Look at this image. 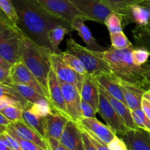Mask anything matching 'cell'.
I'll return each mask as SVG.
<instances>
[{"mask_svg":"<svg viewBox=\"0 0 150 150\" xmlns=\"http://www.w3.org/2000/svg\"><path fill=\"white\" fill-rule=\"evenodd\" d=\"M12 1L18 16V27L26 36L40 46L51 50L48 33L54 27L58 25L71 27L68 23L48 13L35 0Z\"/></svg>","mask_w":150,"mask_h":150,"instance_id":"6da1fadb","label":"cell"},{"mask_svg":"<svg viewBox=\"0 0 150 150\" xmlns=\"http://www.w3.org/2000/svg\"><path fill=\"white\" fill-rule=\"evenodd\" d=\"M134 48L133 44L123 49L111 46L104 51L97 53L109 64L111 74L119 82L136 85L147 91L149 88L145 80L142 66H137L133 61L132 51Z\"/></svg>","mask_w":150,"mask_h":150,"instance_id":"7a4b0ae2","label":"cell"},{"mask_svg":"<svg viewBox=\"0 0 150 150\" xmlns=\"http://www.w3.org/2000/svg\"><path fill=\"white\" fill-rule=\"evenodd\" d=\"M52 51L40 46L23 34L21 50V62L26 66L42 86L48 95V79L51 70Z\"/></svg>","mask_w":150,"mask_h":150,"instance_id":"3957f363","label":"cell"},{"mask_svg":"<svg viewBox=\"0 0 150 150\" xmlns=\"http://www.w3.org/2000/svg\"><path fill=\"white\" fill-rule=\"evenodd\" d=\"M66 51L77 57L83 63L88 74L92 75L96 79L102 75H112L109 64L100 57L97 51L81 45L71 35L67 40Z\"/></svg>","mask_w":150,"mask_h":150,"instance_id":"277c9868","label":"cell"},{"mask_svg":"<svg viewBox=\"0 0 150 150\" xmlns=\"http://www.w3.org/2000/svg\"><path fill=\"white\" fill-rule=\"evenodd\" d=\"M23 33L18 26L0 32V54L11 64L21 61Z\"/></svg>","mask_w":150,"mask_h":150,"instance_id":"5b68a950","label":"cell"},{"mask_svg":"<svg viewBox=\"0 0 150 150\" xmlns=\"http://www.w3.org/2000/svg\"><path fill=\"white\" fill-rule=\"evenodd\" d=\"M49 13L70 24L77 16H85L69 0H35ZM87 18V17H86ZM89 20V19H88Z\"/></svg>","mask_w":150,"mask_h":150,"instance_id":"8992f818","label":"cell"},{"mask_svg":"<svg viewBox=\"0 0 150 150\" xmlns=\"http://www.w3.org/2000/svg\"><path fill=\"white\" fill-rule=\"evenodd\" d=\"M62 53V52H61ZM61 53L56 54L51 53V69L57 76L61 81L71 83L77 87L79 92H81L82 86V82L84 76L79 74L73 69H72L62 57Z\"/></svg>","mask_w":150,"mask_h":150,"instance_id":"52a82bcc","label":"cell"},{"mask_svg":"<svg viewBox=\"0 0 150 150\" xmlns=\"http://www.w3.org/2000/svg\"><path fill=\"white\" fill-rule=\"evenodd\" d=\"M100 90V89H99ZM98 113L105 120L106 125L117 135L120 136L125 134L128 127L125 125L123 120L120 117L116 110L111 105L108 98L100 91L99 108Z\"/></svg>","mask_w":150,"mask_h":150,"instance_id":"ba28073f","label":"cell"},{"mask_svg":"<svg viewBox=\"0 0 150 150\" xmlns=\"http://www.w3.org/2000/svg\"><path fill=\"white\" fill-rule=\"evenodd\" d=\"M75 7L83 13L89 21L103 23L112 10L101 0H69Z\"/></svg>","mask_w":150,"mask_h":150,"instance_id":"9c48e42d","label":"cell"},{"mask_svg":"<svg viewBox=\"0 0 150 150\" xmlns=\"http://www.w3.org/2000/svg\"><path fill=\"white\" fill-rule=\"evenodd\" d=\"M60 83L67 106V114L70 116L71 120L78 123L81 119L83 118L81 108V97L80 92L76 86L71 83H66L61 81Z\"/></svg>","mask_w":150,"mask_h":150,"instance_id":"30bf717a","label":"cell"},{"mask_svg":"<svg viewBox=\"0 0 150 150\" xmlns=\"http://www.w3.org/2000/svg\"><path fill=\"white\" fill-rule=\"evenodd\" d=\"M10 79L11 83L27 85L48 98L47 93L38 79L22 62H18L13 64L10 67Z\"/></svg>","mask_w":150,"mask_h":150,"instance_id":"8fae6325","label":"cell"},{"mask_svg":"<svg viewBox=\"0 0 150 150\" xmlns=\"http://www.w3.org/2000/svg\"><path fill=\"white\" fill-rule=\"evenodd\" d=\"M48 99L51 103L52 108L61 111L62 113L70 117L67 114V106L64 101L60 81L52 69L50 70L48 74Z\"/></svg>","mask_w":150,"mask_h":150,"instance_id":"7c38bea8","label":"cell"},{"mask_svg":"<svg viewBox=\"0 0 150 150\" xmlns=\"http://www.w3.org/2000/svg\"><path fill=\"white\" fill-rule=\"evenodd\" d=\"M78 124L89 133L100 139L101 142L108 145L117 136L115 133L103 123L97 120L95 117L93 118H81Z\"/></svg>","mask_w":150,"mask_h":150,"instance_id":"4fadbf2b","label":"cell"},{"mask_svg":"<svg viewBox=\"0 0 150 150\" xmlns=\"http://www.w3.org/2000/svg\"><path fill=\"white\" fill-rule=\"evenodd\" d=\"M59 141L68 150H84L81 128L73 120H68Z\"/></svg>","mask_w":150,"mask_h":150,"instance_id":"5bb4252c","label":"cell"},{"mask_svg":"<svg viewBox=\"0 0 150 150\" xmlns=\"http://www.w3.org/2000/svg\"><path fill=\"white\" fill-rule=\"evenodd\" d=\"M47 138H53L59 140L66 124L70 120L68 116L52 108V113L45 117Z\"/></svg>","mask_w":150,"mask_h":150,"instance_id":"9a60e30c","label":"cell"},{"mask_svg":"<svg viewBox=\"0 0 150 150\" xmlns=\"http://www.w3.org/2000/svg\"><path fill=\"white\" fill-rule=\"evenodd\" d=\"M130 150H150V132L142 128L129 130L121 136Z\"/></svg>","mask_w":150,"mask_h":150,"instance_id":"2e32d148","label":"cell"},{"mask_svg":"<svg viewBox=\"0 0 150 150\" xmlns=\"http://www.w3.org/2000/svg\"><path fill=\"white\" fill-rule=\"evenodd\" d=\"M7 128L11 130L22 139L36 144L43 149L49 150L47 139H44L36 130H34L32 127H29L23 121H18L16 122L10 123L7 126Z\"/></svg>","mask_w":150,"mask_h":150,"instance_id":"e0dca14e","label":"cell"},{"mask_svg":"<svg viewBox=\"0 0 150 150\" xmlns=\"http://www.w3.org/2000/svg\"><path fill=\"white\" fill-rule=\"evenodd\" d=\"M80 94L81 99L90 104L95 111L98 113L100 100L99 83L95 76L87 73L83 77Z\"/></svg>","mask_w":150,"mask_h":150,"instance_id":"ac0fdd59","label":"cell"},{"mask_svg":"<svg viewBox=\"0 0 150 150\" xmlns=\"http://www.w3.org/2000/svg\"><path fill=\"white\" fill-rule=\"evenodd\" d=\"M131 23H135L137 26H145L150 23L149 1L143 0L130 7L127 18L123 24L125 26Z\"/></svg>","mask_w":150,"mask_h":150,"instance_id":"d6986e66","label":"cell"},{"mask_svg":"<svg viewBox=\"0 0 150 150\" xmlns=\"http://www.w3.org/2000/svg\"><path fill=\"white\" fill-rule=\"evenodd\" d=\"M86 20H88V18L85 16H77L72 21L70 26L73 30L78 32L82 40L86 43V48L92 51L100 52L104 51L106 49L97 42L95 38L92 36L89 28L85 25L84 21Z\"/></svg>","mask_w":150,"mask_h":150,"instance_id":"ffe728a7","label":"cell"},{"mask_svg":"<svg viewBox=\"0 0 150 150\" xmlns=\"http://www.w3.org/2000/svg\"><path fill=\"white\" fill-rule=\"evenodd\" d=\"M99 89L107 98H108V100L110 101L111 105H113V107L114 108V109L116 110V111L117 112V114L120 115V117H121L122 120H123L124 123L125 124V125L128 127L129 130H134V129H137L139 127H137V125L135 123L134 120H133V117H132L131 114V110L130 108L127 106V105L125 103L122 102L120 100L117 99L114 97H113L111 94L108 93V92L105 90L103 88L101 87L99 85Z\"/></svg>","mask_w":150,"mask_h":150,"instance_id":"44dd1931","label":"cell"},{"mask_svg":"<svg viewBox=\"0 0 150 150\" xmlns=\"http://www.w3.org/2000/svg\"><path fill=\"white\" fill-rule=\"evenodd\" d=\"M125 100L130 110H136L142 108V100L144 94L146 92L144 89L136 85L119 82Z\"/></svg>","mask_w":150,"mask_h":150,"instance_id":"7402d4cb","label":"cell"},{"mask_svg":"<svg viewBox=\"0 0 150 150\" xmlns=\"http://www.w3.org/2000/svg\"><path fill=\"white\" fill-rule=\"evenodd\" d=\"M98 83L113 97L126 103L120 83L112 75H102L97 78Z\"/></svg>","mask_w":150,"mask_h":150,"instance_id":"603a6c76","label":"cell"},{"mask_svg":"<svg viewBox=\"0 0 150 150\" xmlns=\"http://www.w3.org/2000/svg\"><path fill=\"white\" fill-rule=\"evenodd\" d=\"M103 3L109 7L112 12L117 13L121 17L122 23L127 18L128 10L133 4L141 2L143 0H101Z\"/></svg>","mask_w":150,"mask_h":150,"instance_id":"cb8c5ba5","label":"cell"},{"mask_svg":"<svg viewBox=\"0 0 150 150\" xmlns=\"http://www.w3.org/2000/svg\"><path fill=\"white\" fill-rule=\"evenodd\" d=\"M29 108L23 110V121L29 127L36 130L44 139H46L47 135L45 117H40L35 115L29 110Z\"/></svg>","mask_w":150,"mask_h":150,"instance_id":"d4e9b609","label":"cell"},{"mask_svg":"<svg viewBox=\"0 0 150 150\" xmlns=\"http://www.w3.org/2000/svg\"><path fill=\"white\" fill-rule=\"evenodd\" d=\"M73 30L71 27L64 25H58L50 30L48 33V40L53 53L59 54L62 52L59 49L60 43L63 40L65 35H68Z\"/></svg>","mask_w":150,"mask_h":150,"instance_id":"484cf974","label":"cell"},{"mask_svg":"<svg viewBox=\"0 0 150 150\" xmlns=\"http://www.w3.org/2000/svg\"><path fill=\"white\" fill-rule=\"evenodd\" d=\"M7 85H9L12 88H13L15 90L17 91L25 100H26L28 102L32 104L47 98L46 97L41 95L40 93L37 92L33 88L27 86V85L17 83H10Z\"/></svg>","mask_w":150,"mask_h":150,"instance_id":"4316f807","label":"cell"},{"mask_svg":"<svg viewBox=\"0 0 150 150\" xmlns=\"http://www.w3.org/2000/svg\"><path fill=\"white\" fill-rule=\"evenodd\" d=\"M8 98L17 103L23 109L29 108L32 105L25 100L18 92L7 84L0 83V99Z\"/></svg>","mask_w":150,"mask_h":150,"instance_id":"83f0119b","label":"cell"},{"mask_svg":"<svg viewBox=\"0 0 150 150\" xmlns=\"http://www.w3.org/2000/svg\"><path fill=\"white\" fill-rule=\"evenodd\" d=\"M133 38L136 47H142L150 53V32L146 31L141 26H137L132 31Z\"/></svg>","mask_w":150,"mask_h":150,"instance_id":"f1b7e54d","label":"cell"},{"mask_svg":"<svg viewBox=\"0 0 150 150\" xmlns=\"http://www.w3.org/2000/svg\"><path fill=\"white\" fill-rule=\"evenodd\" d=\"M61 54L64 61L72 69H73L75 71H76L79 74L82 75L83 76H85L87 74V71L85 69L83 63L81 62V61L77 57L74 56L73 54L67 52V51H65V52H62Z\"/></svg>","mask_w":150,"mask_h":150,"instance_id":"f546056e","label":"cell"},{"mask_svg":"<svg viewBox=\"0 0 150 150\" xmlns=\"http://www.w3.org/2000/svg\"><path fill=\"white\" fill-rule=\"evenodd\" d=\"M29 110L38 117H46L52 113V106L48 98H45L32 104Z\"/></svg>","mask_w":150,"mask_h":150,"instance_id":"4dcf8cb0","label":"cell"},{"mask_svg":"<svg viewBox=\"0 0 150 150\" xmlns=\"http://www.w3.org/2000/svg\"><path fill=\"white\" fill-rule=\"evenodd\" d=\"M23 108L17 105H9L0 110V112L12 123L23 121Z\"/></svg>","mask_w":150,"mask_h":150,"instance_id":"1f68e13d","label":"cell"},{"mask_svg":"<svg viewBox=\"0 0 150 150\" xmlns=\"http://www.w3.org/2000/svg\"><path fill=\"white\" fill-rule=\"evenodd\" d=\"M121 17L117 13L112 12L106 18L104 24L106 26L109 33H116V32H122Z\"/></svg>","mask_w":150,"mask_h":150,"instance_id":"d6a6232c","label":"cell"},{"mask_svg":"<svg viewBox=\"0 0 150 150\" xmlns=\"http://www.w3.org/2000/svg\"><path fill=\"white\" fill-rule=\"evenodd\" d=\"M111 46L117 49H123L130 47L133 45L131 42L128 40L125 33L122 32H116V33H110Z\"/></svg>","mask_w":150,"mask_h":150,"instance_id":"836d02e7","label":"cell"},{"mask_svg":"<svg viewBox=\"0 0 150 150\" xmlns=\"http://www.w3.org/2000/svg\"><path fill=\"white\" fill-rule=\"evenodd\" d=\"M0 8L15 26H18V16L12 0H0Z\"/></svg>","mask_w":150,"mask_h":150,"instance_id":"e575fe53","label":"cell"},{"mask_svg":"<svg viewBox=\"0 0 150 150\" xmlns=\"http://www.w3.org/2000/svg\"><path fill=\"white\" fill-rule=\"evenodd\" d=\"M150 53L147 49L142 47H136L132 51V58L133 62L137 66L142 67L148 62Z\"/></svg>","mask_w":150,"mask_h":150,"instance_id":"d590c367","label":"cell"},{"mask_svg":"<svg viewBox=\"0 0 150 150\" xmlns=\"http://www.w3.org/2000/svg\"><path fill=\"white\" fill-rule=\"evenodd\" d=\"M6 131H7L9 134L11 135L13 137H14L15 139L18 142L21 147L22 148L23 150H45L42 149V148H41L40 146H38V145H37L36 144L33 143V142H30V141L26 140V139L21 138L20 136H18L17 134H16L14 132H13L11 130L7 128V127Z\"/></svg>","mask_w":150,"mask_h":150,"instance_id":"8d00e7d4","label":"cell"},{"mask_svg":"<svg viewBox=\"0 0 150 150\" xmlns=\"http://www.w3.org/2000/svg\"><path fill=\"white\" fill-rule=\"evenodd\" d=\"M0 142L8 146L12 150H23L21 147L18 142L14 137L9 134L7 131L0 134Z\"/></svg>","mask_w":150,"mask_h":150,"instance_id":"74e56055","label":"cell"},{"mask_svg":"<svg viewBox=\"0 0 150 150\" xmlns=\"http://www.w3.org/2000/svg\"><path fill=\"white\" fill-rule=\"evenodd\" d=\"M81 108L82 116H83V118H93V117H95L97 113L95 110L94 109V108L90 104L83 100V99H81Z\"/></svg>","mask_w":150,"mask_h":150,"instance_id":"f35d334b","label":"cell"},{"mask_svg":"<svg viewBox=\"0 0 150 150\" xmlns=\"http://www.w3.org/2000/svg\"><path fill=\"white\" fill-rule=\"evenodd\" d=\"M110 150H129L127 144L122 138L116 136L115 138L108 144Z\"/></svg>","mask_w":150,"mask_h":150,"instance_id":"ab89813d","label":"cell"},{"mask_svg":"<svg viewBox=\"0 0 150 150\" xmlns=\"http://www.w3.org/2000/svg\"><path fill=\"white\" fill-rule=\"evenodd\" d=\"M10 79V68L0 66V83L8 84L11 83Z\"/></svg>","mask_w":150,"mask_h":150,"instance_id":"60d3db41","label":"cell"},{"mask_svg":"<svg viewBox=\"0 0 150 150\" xmlns=\"http://www.w3.org/2000/svg\"><path fill=\"white\" fill-rule=\"evenodd\" d=\"M47 142H48L49 150H68L58 139L48 138Z\"/></svg>","mask_w":150,"mask_h":150,"instance_id":"b9f144b4","label":"cell"},{"mask_svg":"<svg viewBox=\"0 0 150 150\" xmlns=\"http://www.w3.org/2000/svg\"><path fill=\"white\" fill-rule=\"evenodd\" d=\"M80 126V125H79ZM82 130V136H83V148L84 150H98L97 148L95 147V145L92 142V141L89 139V136L88 135L87 132L80 127Z\"/></svg>","mask_w":150,"mask_h":150,"instance_id":"7bdbcfd3","label":"cell"},{"mask_svg":"<svg viewBox=\"0 0 150 150\" xmlns=\"http://www.w3.org/2000/svg\"><path fill=\"white\" fill-rule=\"evenodd\" d=\"M133 111L136 112V114L139 116V118L142 121V122H143L144 125L145 127V130L150 132V120L149 119V117L146 115L144 111L142 110V108H137V109L133 110Z\"/></svg>","mask_w":150,"mask_h":150,"instance_id":"ee69618b","label":"cell"},{"mask_svg":"<svg viewBox=\"0 0 150 150\" xmlns=\"http://www.w3.org/2000/svg\"><path fill=\"white\" fill-rule=\"evenodd\" d=\"M87 133L89 136V139H90V140L92 141V142L93 143V144L95 145V147L97 148V149L98 150H110L109 148H108V145L105 144L103 143V142H101V141L98 138H97L96 136H94V135L92 134V133H89V132H87Z\"/></svg>","mask_w":150,"mask_h":150,"instance_id":"f6af8a7d","label":"cell"},{"mask_svg":"<svg viewBox=\"0 0 150 150\" xmlns=\"http://www.w3.org/2000/svg\"><path fill=\"white\" fill-rule=\"evenodd\" d=\"M0 23L1 24L4 25L6 26H8V27H13V26H15L13 23H12L11 21L9 19V18L7 17L5 15V13L1 10V9L0 8Z\"/></svg>","mask_w":150,"mask_h":150,"instance_id":"bcb514c9","label":"cell"},{"mask_svg":"<svg viewBox=\"0 0 150 150\" xmlns=\"http://www.w3.org/2000/svg\"><path fill=\"white\" fill-rule=\"evenodd\" d=\"M144 70V76L145 80L146 83L150 89V62H147L146 64L142 66Z\"/></svg>","mask_w":150,"mask_h":150,"instance_id":"7dc6e473","label":"cell"},{"mask_svg":"<svg viewBox=\"0 0 150 150\" xmlns=\"http://www.w3.org/2000/svg\"><path fill=\"white\" fill-rule=\"evenodd\" d=\"M9 105H17V106L21 107L17 103L12 100L8 99V98H2V99H0V110L9 106Z\"/></svg>","mask_w":150,"mask_h":150,"instance_id":"c3c4849f","label":"cell"},{"mask_svg":"<svg viewBox=\"0 0 150 150\" xmlns=\"http://www.w3.org/2000/svg\"><path fill=\"white\" fill-rule=\"evenodd\" d=\"M142 108L150 120V103L144 97L142 100Z\"/></svg>","mask_w":150,"mask_h":150,"instance_id":"681fc988","label":"cell"},{"mask_svg":"<svg viewBox=\"0 0 150 150\" xmlns=\"http://www.w3.org/2000/svg\"><path fill=\"white\" fill-rule=\"evenodd\" d=\"M12 65H13V64H11L10 62H7L5 59L3 58L2 56L0 54V66H1V67L10 68V67H12Z\"/></svg>","mask_w":150,"mask_h":150,"instance_id":"f907efd6","label":"cell"},{"mask_svg":"<svg viewBox=\"0 0 150 150\" xmlns=\"http://www.w3.org/2000/svg\"><path fill=\"white\" fill-rule=\"evenodd\" d=\"M10 122L0 112V125L4 126H8L10 124Z\"/></svg>","mask_w":150,"mask_h":150,"instance_id":"816d5d0a","label":"cell"},{"mask_svg":"<svg viewBox=\"0 0 150 150\" xmlns=\"http://www.w3.org/2000/svg\"><path fill=\"white\" fill-rule=\"evenodd\" d=\"M0 150H12L10 148H9L8 146H6L5 144L2 143V142H0Z\"/></svg>","mask_w":150,"mask_h":150,"instance_id":"f5cc1de1","label":"cell"},{"mask_svg":"<svg viewBox=\"0 0 150 150\" xmlns=\"http://www.w3.org/2000/svg\"><path fill=\"white\" fill-rule=\"evenodd\" d=\"M7 126H4V125H0V134L4 133V132L7 130Z\"/></svg>","mask_w":150,"mask_h":150,"instance_id":"db71d44e","label":"cell"},{"mask_svg":"<svg viewBox=\"0 0 150 150\" xmlns=\"http://www.w3.org/2000/svg\"><path fill=\"white\" fill-rule=\"evenodd\" d=\"M141 27H142L144 29H145V30H146V31L150 32V23H149V24H148V25H146V26H141Z\"/></svg>","mask_w":150,"mask_h":150,"instance_id":"11a10c76","label":"cell"},{"mask_svg":"<svg viewBox=\"0 0 150 150\" xmlns=\"http://www.w3.org/2000/svg\"><path fill=\"white\" fill-rule=\"evenodd\" d=\"M7 28H9V27H8V26H4V25L1 24V23H0V32H1V31H2V30H4V29H7Z\"/></svg>","mask_w":150,"mask_h":150,"instance_id":"9f6ffc18","label":"cell"},{"mask_svg":"<svg viewBox=\"0 0 150 150\" xmlns=\"http://www.w3.org/2000/svg\"><path fill=\"white\" fill-rule=\"evenodd\" d=\"M146 1H149V2H150V0H146Z\"/></svg>","mask_w":150,"mask_h":150,"instance_id":"6f0895ef","label":"cell"},{"mask_svg":"<svg viewBox=\"0 0 150 150\" xmlns=\"http://www.w3.org/2000/svg\"><path fill=\"white\" fill-rule=\"evenodd\" d=\"M129 150H130V149H129Z\"/></svg>","mask_w":150,"mask_h":150,"instance_id":"680465c9","label":"cell"}]
</instances>
